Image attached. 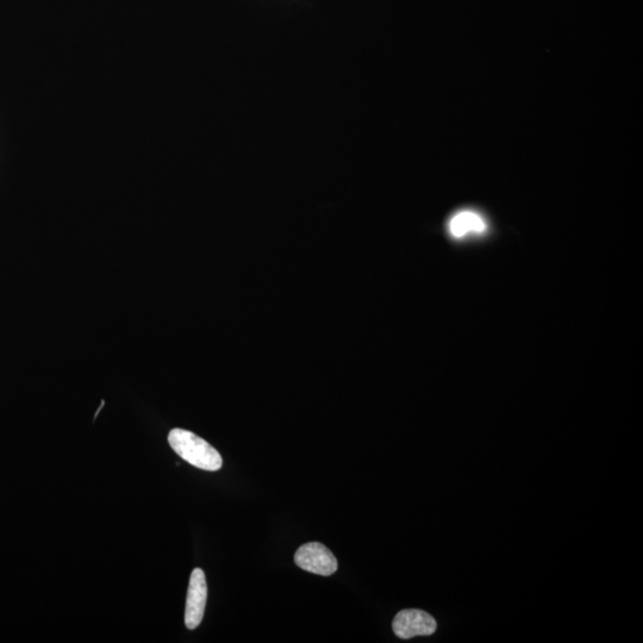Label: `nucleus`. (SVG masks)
I'll use <instances>...</instances> for the list:
<instances>
[{
	"instance_id": "nucleus-1",
	"label": "nucleus",
	"mask_w": 643,
	"mask_h": 643,
	"mask_svg": "<svg viewBox=\"0 0 643 643\" xmlns=\"http://www.w3.org/2000/svg\"><path fill=\"white\" fill-rule=\"evenodd\" d=\"M168 442L173 451L192 466L210 472L221 470L223 464L221 454L210 443L189 430L179 428L171 430Z\"/></svg>"
},
{
	"instance_id": "nucleus-2",
	"label": "nucleus",
	"mask_w": 643,
	"mask_h": 643,
	"mask_svg": "<svg viewBox=\"0 0 643 643\" xmlns=\"http://www.w3.org/2000/svg\"><path fill=\"white\" fill-rule=\"evenodd\" d=\"M295 563L304 571L324 577L332 576L339 567L332 551L320 542H309L299 547L295 554Z\"/></svg>"
},
{
	"instance_id": "nucleus-3",
	"label": "nucleus",
	"mask_w": 643,
	"mask_h": 643,
	"mask_svg": "<svg viewBox=\"0 0 643 643\" xmlns=\"http://www.w3.org/2000/svg\"><path fill=\"white\" fill-rule=\"evenodd\" d=\"M438 624L432 615L418 609L402 610L392 622L393 632L399 639L409 640L415 636H428L436 632Z\"/></svg>"
},
{
	"instance_id": "nucleus-4",
	"label": "nucleus",
	"mask_w": 643,
	"mask_h": 643,
	"mask_svg": "<svg viewBox=\"0 0 643 643\" xmlns=\"http://www.w3.org/2000/svg\"><path fill=\"white\" fill-rule=\"evenodd\" d=\"M206 599H208V584L205 573L201 568H195L191 574L189 591H187L185 624L193 630L202 623Z\"/></svg>"
},
{
	"instance_id": "nucleus-5",
	"label": "nucleus",
	"mask_w": 643,
	"mask_h": 643,
	"mask_svg": "<svg viewBox=\"0 0 643 643\" xmlns=\"http://www.w3.org/2000/svg\"><path fill=\"white\" fill-rule=\"evenodd\" d=\"M448 232L455 239H463V237L470 234H484L486 232V222L476 211H459L449 220Z\"/></svg>"
}]
</instances>
